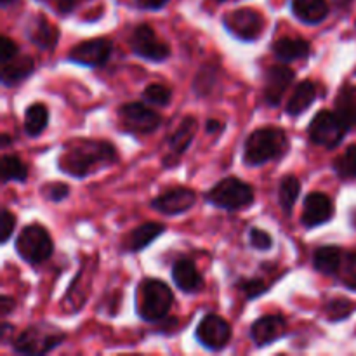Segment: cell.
<instances>
[{"label": "cell", "mask_w": 356, "mask_h": 356, "mask_svg": "<svg viewBox=\"0 0 356 356\" xmlns=\"http://www.w3.org/2000/svg\"><path fill=\"white\" fill-rule=\"evenodd\" d=\"M118 155L113 145L96 139H83L66 145L58 159L59 170L82 179L104 167L117 162Z\"/></svg>", "instance_id": "1"}, {"label": "cell", "mask_w": 356, "mask_h": 356, "mask_svg": "<svg viewBox=\"0 0 356 356\" xmlns=\"http://www.w3.org/2000/svg\"><path fill=\"white\" fill-rule=\"evenodd\" d=\"M289 149V139L282 129L263 127L254 131L243 145V162L247 165H263L282 159Z\"/></svg>", "instance_id": "2"}, {"label": "cell", "mask_w": 356, "mask_h": 356, "mask_svg": "<svg viewBox=\"0 0 356 356\" xmlns=\"http://www.w3.org/2000/svg\"><path fill=\"white\" fill-rule=\"evenodd\" d=\"M174 296L169 285L156 278H146L136 291V313L145 322H160L169 315Z\"/></svg>", "instance_id": "3"}, {"label": "cell", "mask_w": 356, "mask_h": 356, "mask_svg": "<svg viewBox=\"0 0 356 356\" xmlns=\"http://www.w3.org/2000/svg\"><path fill=\"white\" fill-rule=\"evenodd\" d=\"M254 188L236 177H226L219 181L207 193V202L225 211H240L254 202Z\"/></svg>", "instance_id": "4"}, {"label": "cell", "mask_w": 356, "mask_h": 356, "mask_svg": "<svg viewBox=\"0 0 356 356\" xmlns=\"http://www.w3.org/2000/svg\"><path fill=\"white\" fill-rule=\"evenodd\" d=\"M52 238L44 226H24L16 238V252L28 264H40L52 256Z\"/></svg>", "instance_id": "5"}, {"label": "cell", "mask_w": 356, "mask_h": 356, "mask_svg": "<svg viewBox=\"0 0 356 356\" xmlns=\"http://www.w3.org/2000/svg\"><path fill=\"white\" fill-rule=\"evenodd\" d=\"M65 337V332L54 327L31 325L13 341V348L19 355H45L63 344Z\"/></svg>", "instance_id": "6"}, {"label": "cell", "mask_w": 356, "mask_h": 356, "mask_svg": "<svg viewBox=\"0 0 356 356\" xmlns=\"http://www.w3.org/2000/svg\"><path fill=\"white\" fill-rule=\"evenodd\" d=\"M350 131L348 125L344 124L343 118L336 111L322 110L313 117L312 124L308 127L309 139L315 145L325 146V148H336L343 143L344 136Z\"/></svg>", "instance_id": "7"}, {"label": "cell", "mask_w": 356, "mask_h": 356, "mask_svg": "<svg viewBox=\"0 0 356 356\" xmlns=\"http://www.w3.org/2000/svg\"><path fill=\"white\" fill-rule=\"evenodd\" d=\"M222 23H225L226 30L240 40H256L266 26L263 14L250 7H240V9L232 10L226 14Z\"/></svg>", "instance_id": "8"}, {"label": "cell", "mask_w": 356, "mask_h": 356, "mask_svg": "<svg viewBox=\"0 0 356 356\" xmlns=\"http://www.w3.org/2000/svg\"><path fill=\"white\" fill-rule=\"evenodd\" d=\"M131 47L134 54L146 61L162 63L170 56V47L156 37L155 30L148 24H139L131 37Z\"/></svg>", "instance_id": "9"}, {"label": "cell", "mask_w": 356, "mask_h": 356, "mask_svg": "<svg viewBox=\"0 0 356 356\" xmlns=\"http://www.w3.org/2000/svg\"><path fill=\"white\" fill-rule=\"evenodd\" d=\"M124 127L134 134H152L162 124V117L143 103H129L118 110Z\"/></svg>", "instance_id": "10"}, {"label": "cell", "mask_w": 356, "mask_h": 356, "mask_svg": "<svg viewBox=\"0 0 356 356\" xmlns=\"http://www.w3.org/2000/svg\"><path fill=\"white\" fill-rule=\"evenodd\" d=\"M195 337L205 350L221 351L222 348L228 346L232 339V327L225 318L211 313V315H205L198 323Z\"/></svg>", "instance_id": "11"}, {"label": "cell", "mask_w": 356, "mask_h": 356, "mask_svg": "<svg viewBox=\"0 0 356 356\" xmlns=\"http://www.w3.org/2000/svg\"><path fill=\"white\" fill-rule=\"evenodd\" d=\"M111 52H113V44L108 38H92V40H86L76 44L70 52V61L76 63L82 66H103L104 63L110 59Z\"/></svg>", "instance_id": "12"}, {"label": "cell", "mask_w": 356, "mask_h": 356, "mask_svg": "<svg viewBox=\"0 0 356 356\" xmlns=\"http://www.w3.org/2000/svg\"><path fill=\"white\" fill-rule=\"evenodd\" d=\"M197 202V193L190 188H172L152 200V207L163 216H179L190 211Z\"/></svg>", "instance_id": "13"}, {"label": "cell", "mask_w": 356, "mask_h": 356, "mask_svg": "<svg viewBox=\"0 0 356 356\" xmlns=\"http://www.w3.org/2000/svg\"><path fill=\"white\" fill-rule=\"evenodd\" d=\"M296 73L285 65H273L268 68L264 76V101L270 106H278L284 99L285 92L294 82Z\"/></svg>", "instance_id": "14"}, {"label": "cell", "mask_w": 356, "mask_h": 356, "mask_svg": "<svg viewBox=\"0 0 356 356\" xmlns=\"http://www.w3.org/2000/svg\"><path fill=\"white\" fill-rule=\"evenodd\" d=\"M285 336H287V322L282 315L261 316L250 327V339L257 348L270 346Z\"/></svg>", "instance_id": "15"}, {"label": "cell", "mask_w": 356, "mask_h": 356, "mask_svg": "<svg viewBox=\"0 0 356 356\" xmlns=\"http://www.w3.org/2000/svg\"><path fill=\"white\" fill-rule=\"evenodd\" d=\"M334 216L332 200L325 193H309L305 200V209H302V225L308 229L322 226L329 222Z\"/></svg>", "instance_id": "16"}, {"label": "cell", "mask_w": 356, "mask_h": 356, "mask_svg": "<svg viewBox=\"0 0 356 356\" xmlns=\"http://www.w3.org/2000/svg\"><path fill=\"white\" fill-rule=\"evenodd\" d=\"M172 280L184 294H197L204 289V278L190 259H179L174 263Z\"/></svg>", "instance_id": "17"}, {"label": "cell", "mask_w": 356, "mask_h": 356, "mask_svg": "<svg viewBox=\"0 0 356 356\" xmlns=\"http://www.w3.org/2000/svg\"><path fill=\"white\" fill-rule=\"evenodd\" d=\"M195 132H197V120L193 117H184L181 120V124L177 125L176 131L169 136L167 139V145H169L170 156L167 160H177L188 148H190L191 141L195 138Z\"/></svg>", "instance_id": "18"}, {"label": "cell", "mask_w": 356, "mask_h": 356, "mask_svg": "<svg viewBox=\"0 0 356 356\" xmlns=\"http://www.w3.org/2000/svg\"><path fill=\"white\" fill-rule=\"evenodd\" d=\"M163 232H165V226L162 222H145L129 233L127 238L124 240V250L125 252H139V250L146 249L153 240L159 238Z\"/></svg>", "instance_id": "19"}, {"label": "cell", "mask_w": 356, "mask_h": 356, "mask_svg": "<svg viewBox=\"0 0 356 356\" xmlns=\"http://www.w3.org/2000/svg\"><path fill=\"white\" fill-rule=\"evenodd\" d=\"M292 13L301 23L320 24L329 16L330 7L327 0H292Z\"/></svg>", "instance_id": "20"}, {"label": "cell", "mask_w": 356, "mask_h": 356, "mask_svg": "<svg viewBox=\"0 0 356 356\" xmlns=\"http://www.w3.org/2000/svg\"><path fill=\"white\" fill-rule=\"evenodd\" d=\"M271 51L282 63H292L298 61V59L308 58L309 52H312V45H309V42L302 40V38L284 37L280 40L273 42Z\"/></svg>", "instance_id": "21"}, {"label": "cell", "mask_w": 356, "mask_h": 356, "mask_svg": "<svg viewBox=\"0 0 356 356\" xmlns=\"http://www.w3.org/2000/svg\"><path fill=\"white\" fill-rule=\"evenodd\" d=\"M28 37L33 42L37 47L44 49V51H51L58 45L59 40V30L56 26H52L44 16H37L30 23L28 28Z\"/></svg>", "instance_id": "22"}, {"label": "cell", "mask_w": 356, "mask_h": 356, "mask_svg": "<svg viewBox=\"0 0 356 356\" xmlns=\"http://www.w3.org/2000/svg\"><path fill=\"white\" fill-rule=\"evenodd\" d=\"M35 63L30 56H19L13 58L10 61L2 65V83L3 86H14V83L23 82L24 79L33 73Z\"/></svg>", "instance_id": "23"}, {"label": "cell", "mask_w": 356, "mask_h": 356, "mask_svg": "<svg viewBox=\"0 0 356 356\" xmlns=\"http://www.w3.org/2000/svg\"><path fill=\"white\" fill-rule=\"evenodd\" d=\"M343 264V250L336 245H323L313 252V266L322 275H337Z\"/></svg>", "instance_id": "24"}, {"label": "cell", "mask_w": 356, "mask_h": 356, "mask_svg": "<svg viewBox=\"0 0 356 356\" xmlns=\"http://www.w3.org/2000/svg\"><path fill=\"white\" fill-rule=\"evenodd\" d=\"M316 99V86L309 80L298 83L294 90H292V96L287 103V113L291 117H299V115L305 113Z\"/></svg>", "instance_id": "25"}, {"label": "cell", "mask_w": 356, "mask_h": 356, "mask_svg": "<svg viewBox=\"0 0 356 356\" xmlns=\"http://www.w3.org/2000/svg\"><path fill=\"white\" fill-rule=\"evenodd\" d=\"M49 124V110L44 103H33L24 111V132L30 138H38Z\"/></svg>", "instance_id": "26"}, {"label": "cell", "mask_w": 356, "mask_h": 356, "mask_svg": "<svg viewBox=\"0 0 356 356\" xmlns=\"http://www.w3.org/2000/svg\"><path fill=\"white\" fill-rule=\"evenodd\" d=\"M336 113L343 118L348 129L356 127V87L346 86L341 89L336 101Z\"/></svg>", "instance_id": "27"}, {"label": "cell", "mask_w": 356, "mask_h": 356, "mask_svg": "<svg viewBox=\"0 0 356 356\" xmlns=\"http://www.w3.org/2000/svg\"><path fill=\"white\" fill-rule=\"evenodd\" d=\"M299 193H301V183H299L298 177L289 174V176H285L280 181V186H278V200H280V207L284 209V212L287 216L294 209Z\"/></svg>", "instance_id": "28"}, {"label": "cell", "mask_w": 356, "mask_h": 356, "mask_svg": "<svg viewBox=\"0 0 356 356\" xmlns=\"http://www.w3.org/2000/svg\"><path fill=\"white\" fill-rule=\"evenodd\" d=\"M337 177L343 181L356 179V145L348 146L343 155L337 156L332 163Z\"/></svg>", "instance_id": "29"}, {"label": "cell", "mask_w": 356, "mask_h": 356, "mask_svg": "<svg viewBox=\"0 0 356 356\" xmlns=\"http://www.w3.org/2000/svg\"><path fill=\"white\" fill-rule=\"evenodd\" d=\"M2 181L3 183H9V181H26L28 177V169L23 162H21L19 156L16 155H3L2 156Z\"/></svg>", "instance_id": "30"}, {"label": "cell", "mask_w": 356, "mask_h": 356, "mask_svg": "<svg viewBox=\"0 0 356 356\" xmlns=\"http://www.w3.org/2000/svg\"><path fill=\"white\" fill-rule=\"evenodd\" d=\"M351 312H353V305L343 298L330 299L325 306V315L330 322H341V320L348 318Z\"/></svg>", "instance_id": "31"}, {"label": "cell", "mask_w": 356, "mask_h": 356, "mask_svg": "<svg viewBox=\"0 0 356 356\" xmlns=\"http://www.w3.org/2000/svg\"><path fill=\"white\" fill-rule=\"evenodd\" d=\"M145 99L148 101L149 104H155V106H167L172 99V92H170L169 87L162 86V83H152L145 89L143 92Z\"/></svg>", "instance_id": "32"}, {"label": "cell", "mask_w": 356, "mask_h": 356, "mask_svg": "<svg viewBox=\"0 0 356 356\" xmlns=\"http://www.w3.org/2000/svg\"><path fill=\"white\" fill-rule=\"evenodd\" d=\"M337 275L344 287L356 291V252H350L346 257H343V264Z\"/></svg>", "instance_id": "33"}, {"label": "cell", "mask_w": 356, "mask_h": 356, "mask_svg": "<svg viewBox=\"0 0 356 356\" xmlns=\"http://www.w3.org/2000/svg\"><path fill=\"white\" fill-rule=\"evenodd\" d=\"M40 193L44 195L45 200L49 202H54V204H59V202L65 200L66 197L70 195V186L65 183H47L40 188Z\"/></svg>", "instance_id": "34"}, {"label": "cell", "mask_w": 356, "mask_h": 356, "mask_svg": "<svg viewBox=\"0 0 356 356\" xmlns=\"http://www.w3.org/2000/svg\"><path fill=\"white\" fill-rule=\"evenodd\" d=\"M236 287H238L240 291L245 294V298L249 299V301L259 298V296H263L264 292L268 291V285L264 284L263 280H257V278H247V280H240Z\"/></svg>", "instance_id": "35"}, {"label": "cell", "mask_w": 356, "mask_h": 356, "mask_svg": "<svg viewBox=\"0 0 356 356\" xmlns=\"http://www.w3.org/2000/svg\"><path fill=\"white\" fill-rule=\"evenodd\" d=\"M250 247L256 250H270L273 247V238L268 232L261 228H250L249 232Z\"/></svg>", "instance_id": "36"}, {"label": "cell", "mask_w": 356, "mask_h": 356, "mask_svg": "<svg viewBox=\"0 0 356 356\" xmlns=\"http://www.w3.org/2000/svg\"><path fill=\"white\" fill-rule=\"evenodd\" d=\"M17 56V44L14 40H10L7 35H2L0 38V63H7L13 58Z\"/></svg>", "instance_id": "37"}, {"label": "cell", "mask_w": 356, "mask_h": 356, "mask_svg": "<svg viewBox=\"0 0 356 356\" xmlns=\"http://www.w3.org/2000/svg\"><path fill=\"white\" fill-rule=\"evenodd\" d=\"M0 228H2V243H7L10 240V236H13L14 228H16V218L7 209H2Z\"/></svg>", "instance_id": "38"}, {"label": "cell", "mask_w": 356, "mask_h": 356, "mask_svg": "<svg viewBox=\"0 0 356 356\" xmlns=\"http://www.w3.org/2000/svg\"><path fill=\"white\" fill-rule=\"evenodd\" d=\"M80 2L83 0H54V7L59 14H70L76 9Z\"/></svg>", "instance_id": "39"}, {"label": "cell", "mask_w": 356, "mask_h": 356, "mask_svg": "<svg viewBox=\"0 0 356 356\" xmlns=\"http://www.w3.org/2000/svg\"><path fill=\"white\" fill-rule=\"evenodd\" d=\"M136 3L145 10H160L169 3V0H136Z\"/></svg>", "instance_id": "40"}, {"label": "cell", "mask_w": 356, "mask_h": 356, "mask_svg": "<svg viewBox=\"0 0 356 356\" xmlns=\"http://www.w3.org/2000/svg\"><path fill=\"white\" fill-rule=\"evenodd\" d=\"M14 308H16V301H14L13 298H9V296H3V298L0 299V315L2 316L9 315Z\"/></svg>", "instance_id": "41"}, {"label": "cell", "mask_w": 356, "mask_h": 356, "mask_svg": "<svg viewBox=\"0 0 356 356\" xmlns=\"http://www.w3.org/2000/svg\"><path fill=\"white\" fill-rule=\"evenodd\" d=\"M10 334H14V327L9 325V323H3V325L0 327V339H2V343H7Z\"/></svg>", "instance_id": "42"}, {"label": "cell", "mask_w": 356, "mask_h": 356, "mask_svg": "<svg viewBox=\"0 0 356 356\" xmlns=\"http://www.w3.org/2000/svg\"><path fill=\"white\" fill-rule=\"evenodd\" d=\"M222 127H225V125H222L219 120H214V118L207 120V132H209V134H214V132H219Z\"/></svg>", "instance_id": "43"}, {"label": "cell", "mask_w": 356, "mask_h": 356, "mask_svg": "<svg viewBox=\"0 0 356 356\" xmlns=\"http://www.w3.org/2000/svg\"><path fill=\"white\" fill-rule=\"evenodd\" d=\"M16 2V0H0V6L3 7V9H6V7H9L10 3H14Z\"/></svg>", "instance_id": "44"}, {"label": "cell", "mask_w": 356, "mask_h": 356, "mask_svg": "<svg viewBox=\"0 0 356 356\" xmlns=\"http://www.w3.org/2000/svg\"><path fill=\"white\" fill-rule=\"evenodd\" d=\"M7 145H9V136L2 134V148H6Z\"/></svg>", "instance_id": "45"}, {"label": "cell", "mask_w": 356, "mask_h": 356, "mask_svg": "<svg viewBox=\"0 0 356 356\" xmlns=\"http://www.w3.org/2000/svg\"><path fill=\"white\" fill-rule=\"evenodd\" d=\"M334 2H336L337 6L343 7V6H348V3H351V0H334Z\"/></svg>", "instance_id": "46"}, {"label": "cell", "mask_w": 356, "mask_h": 356, "mask_svg": "<svg viewBox=\"0 0 356 356\" xmlns=\"http://www.w3.org/2000/svg\"><path fill=\"white\" fill-rule=\"evenodd\" d=\"M353 226L356 228V211L353 212Z\"/></svg>", "instance_id": "47"}, {"label": "cell", "mask_w": 356, "mask_h": 356, "mask_svg": "<svg viewBox=\"0 0 356 356\" xmlns=\"http://www.w3.org/2000/svg\"><path fill=\"white\" fill-rule=\"evenodd\" d=\"M218 2H225V0H218Z\"/></svg>", "instance_id": "48"}]
</instances>
